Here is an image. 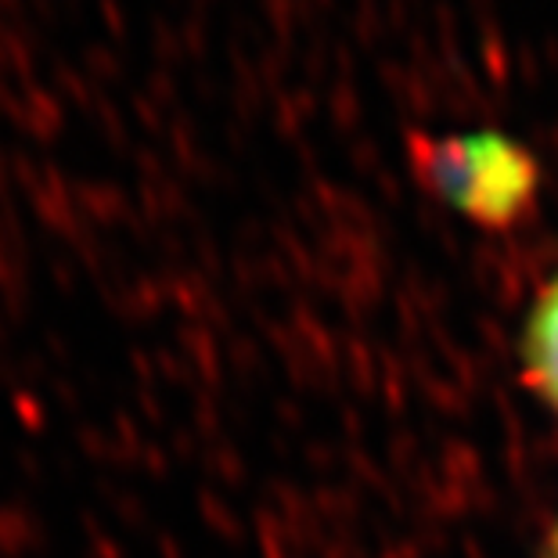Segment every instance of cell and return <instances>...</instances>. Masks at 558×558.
Segmentation results:
<instances>
[{
    "label": "cell",
    "mask_w": 558,
    "mask_h": 558,
    "mask_svg": "<svg viewBox=\"0 0 558 558\" xmlns=\"http://www.w3.org/2000/svg\"><path fill=\"white\" fill-rule=\"evenodd\" d=\"M418 173L461 213L480 223H512L530 206L537 166L515 141L501 134H465L414 141Z\"/></svg>",
    "instance_id": "obj_1"
},
{
    "label": "cell",
    "mask_w": 558,
    "mask_h": 558,
    "mask_svg": "<svg viewBox=\"0 0 558 558\" xmlns=\"http://www.w3.org/2000/svg\"><path fill=\"white\" fill-rule=\"evenodd\" d=\"M555 551H558V544H555Z\"/></svg>",
    "instance_id": "obj_3"
},
{
    "label": "cell",
    "mask_w": 558,
    "mask_h": 558,
    "mask_svg": "<svg viewBox=\"0 0 558 558\" xmlns=\"http://www.w3.org/2000/svg\"><path fill=\"white\" fill-rule=\"evenodd\" d=\"M526 367L544 397L558 408V281L541 295L526 331Z\"/></svg>",
    "instance_id": "obj_2"
}]
</instances>
